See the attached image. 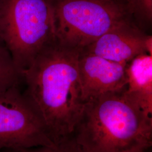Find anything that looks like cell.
I'll return each instance as SVG.
<instances>
[{"label":"cell","instance_id":"obj_12","mask_svg":"<svg viewBox=\"0 0 152 152\" xmlns=\"http://www.w3.org/2000/svg\"><path fill=\"white\" fill-rule=\"evenodd\" d=\"M144 152H152V151H151V149H148V150H147L146 151Z\"/></svg>","mask_w":152,"mask_h":152},{"label":"cell","instance_id":"obj_1","mask_svg":"<svg viewBox=\"0 0 152 152\" xmlns=\"http://www.w3.org/2000/svg\"><path fill=\"white\" fill-rule=\"evenodd\" d=\"M81 51L57 41L22 72L25 97L55 144L71 137L86 103L78 68Z\"/></svg>","mask_w":152,"mask_h":152},{"label":"cell","instance_id":"obj_6","mask_svg":"<svg viewBox=\"0 0 152 152\" xmlns=\"http://www.w3.org/2000/svg\"><path fill=\"white\" fill-rule=\"evenodd\" d=\"M127 64L114 62L81 51L78 68L83 99L124 90L127 86Z\"/></svg>","mask_w":152,"mask_h":152},{"label":"cell","instance_id":"obj_9","mask_svg":"<svg viewBox=\"0 0 152 152\" xmlns=\"http://www.w3.org/2000/svg\"><path fill=\"white\" fill-rule=\"evenodd\" d=\"M18 74L12 59L0 50V93L14 87Z\"/></svg>","mask_w":152,"mask_h":152},{"label":"cell","instance_id":"obj_10","mask_svg":"<svg viewBox=\"0 0 152 152\" xmlns=\"http://www.w3.org/2000/svg\"><path fill=\"white\" fill-rule=\"evenodd\" d=\"M125 6L130 13L151 21L152 17V0H125Z\"/></svg>","mask_w":152,"mask_h":152},{"label":"cell","instance_id":"obj_5","mask_svg":"<svg viewBox=\"0 0 152 152\" xmlns=\"http://www.w3.org/2000/svg\"><path fill=\"white\" fill-rule=\"evenodd\" d=\"M56 145L27 99L15 87L0 93V149Z\"/></svg>","mask_w":152,"mask_h":152},{"label":"cell","instance_id":"obj_3","mask_svg":"<svg viewBox=\"0 0 152 152\" xmlns=\"http://www.w3.org/2000/svg\"><path fill=\"white\" fill-rule=\"evenodd\" d=\"M0 37L22 74L39 53L58 41L55 2L0 0Z\"/></svg>","mask_w":152,"mask_h":152},{"label":"cell","instance_id":"obj_7","mask_svg":"<svg viewBox=\"0 0 152 152\" xmlns=\"http://www.w3.org/2000/svg\"><path fill=\"white\" fill-rule=\"evenodd\" d=\"M82 51L128 64L139 55H152V37L141 34L128 23L105 33Z\"/></svg>","mask_w":152,"mask_h":152},{"label":"cell","instance_id":"obj_4","mask_svg":"<svg viewBox=\"0 0 152 152\" xmlns=\"http://www.w3.org/2000/svg\"><path fill=\"white\" fill-rule=\"evenodd\" d=\"M55 9L58 41L80 51L129 23V12L117 0H56Z\"/></svg>","mask_w":152,"mask_h":152},{"label":"cell","instance_id":"obj_8","mask_svg":"<svg viewBox=\"0 0 152 152\" xmlns=\"http://www.w3.org/2000/svg\"><path fill=\"white\" fill-rule=\"evenodd\" d=\"M125 94L148 117L152 118V55H139L127 64Z\"/></svg>","mask_w":152,"mask_h":152},{"label":"cell","instance_id":"obj_2","mask_svg":"<svg viewBox=\"0 0 152 152\" xmlns=\"http://www.w3.org/2000/svg\"><path fill=\"white\" fill-rule=\"evenodd\" d=\"M125 90L87 101L71 137L83 152H144L152 148V118Z\"/></svg>","mask_w":152,"mask_h":152},{"label":"cell","instance_id":"obj_11","mask_svg":"<svg viewBox=\"0 0 152 152\" xmlns=\"http://www.w3.org/2000/svg\"><path fill=\"white\" fill-rule=\"evenodd\" d=\"M15 152H83L70 137L57 144L54 147H40L16 150Z\"/></svg>","mask_w":152,"mask_h":152}]
</instances>
